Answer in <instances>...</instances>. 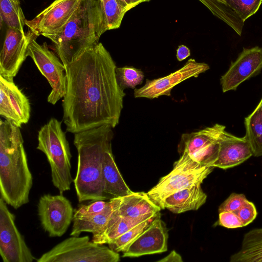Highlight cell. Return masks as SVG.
<instances>
[{"instance_id": "obj_1", "label": "cell", "mask_w": 262, "mask_h": 262, "mask_svg": "<svg viewBox=\"0 0 262 262\" xmlns=\"http://www.w3.org/2000/svg\"><path fill=\"white\" fill-rule=\"evenodd\" d=\"M116 63L98 42L66 68V92L62 101L66 130L74 134L119 123L124 90L118 85Z\"/></svg>"}, {"instance_id": "obj_2", "label": "cell", "mask_w": 262, "mask_h": 262, "mask_svg": "<svg viewBox=\"0 0 262 262\" xmlns=\"http://www.w3.org/2000/svg\"><path fill=\"white\" fill-rule=\"evenodd\" d=\"M33 176L20 127L0 121V192L7 205L17 209L29 202Z\"/></svg>"}, {"instance_id": "obj_3", "label": "cell", "mask_w": 262, "mask_h": 262, "mask_svg": "<svg viewBox=\"0 0 262 262\" xmlns=\"http://www.w3.org/2000/svg\"><path fill=\"white\" fill-rule=\"evenodd\" d=\"M112 128L104 125L74 134L78 160L73 183L79 203L108 199L103 190L102 165L105 151L112 144Z\"/></svg>"}, {"instance_id": "obj_4", "label": "cell", "mask_w": 262, "mask_h": 262, "mask_svg": "<svg viewBox=\"0 0 262 262\" xmlns=\"http://www.w3.org/2000/svg\"><path fill=\"white\" fill-rule=\"evenodd\" d=\"M102 34L97 1L81 0L75 13L60 32L43 36L52 41L66 68L98 43Z\"/></svg>"}, {"instance_id": "obj_5", "label": "cell", "mask_w": 262, "mask_h": 262, "mask_svg": "<svg viewBox=\"0 0 262 262\" xmlns=\"http://www.w3.org/2000/svg\"><path fill=\"white\" fill-rule=\"evenodd\" d=\"M37 149L47 157L52 182L60 193L70 190L74 180L71 175L72 155L61 122L52 118L38 131Z\"/></svg>"}, {"instance_id": "obj_6", "label": "cell", "mask_w": 262, "mask_h": 262, "mask_svg": "<svg viewBox=\"0 0 262 262\" xmlns=\"http://www.w3.org/2000/svg\"><path fill=\"white\" fill-rule=\"evenodd\" d=\"M180 154V158L174 163L172 170L147 192L161 209H164L163 203L167 197L190 186L202 184L214 168L201 165L185 152Z\"/></svg>"}, {"instance_id": "obj_7", "label": "cell", "mask_w": 262, "mask_h": 262, "mask_svg": "<svg viewBox=\"0 0 262 262\" xmlns=\"http://www.w3.org/2000/svg\"><path fill=\"white\" fill-rule=\"evenodd\" d=\"M120 255L110 248L91 242L88 235L72 236L43 253L37 262H118Z\"/></svg>"}, {"instance_id": "obj_8", "label": "cell", "mask_w": 262, "mask_h": 262, "mask_svg": "<svg viewBox=\"0 0 262 262\" xmlns=\"http://www.w3.org/2000/svg\"><path fill=\"white\" fill-rule=\"evenodd\" d=\"M35 37L31 41L27 52L34 62L38 69L47 79L52 90L48 97V102L55 104L63 98L67 88L66 68L61 61L50 51L47 42L42 45L36 41Z\"/></svg>"}, {"instance_id": "obj_9", "label": "cell", "mask_w": 262, "mask_h": 262, "mask_svg": "<svg viewBox=\"0 0 262 262\" xmlns=\"http://www.w3.org/2000/svg\"><path fill=\"white\" fill-rule=\"evenodd\" d=\"M225 129V126L215 124L196 132L183 134L178 145L179 152H186L201 165L212 166L218 157L220 136Z\"/></svg>"}, {"instance_id": "obj_10", "label": "cell", "mask_w": 262, "mask_h": 262, "mask_svg": "<svg viewBox=\"0 0 262 262\" xmlns=\"http://www.w3.org/2000/svg\"><path fill=\"white\" fill-rule=\"evenodd\" d=\"M15 216L0 198V254L4 262H32L35 259L15 223Z\"/></svg>"}, {"instance_id": "obj_11", "label": "cell", "mask_w": 262, "mask_h": 262, "mask_svg": "<svg viewBox=\"0 0 262 262\" xmlns=\"http://www.w3.org/2000/svg\"><path fill=\"white\" fill-rule=\"evenodd\" d=\"M37 212L41 226L50 237L63 235L73 221L74 214L71 202L62 193H48L40 196Z\"/></svg>"}, {"instance_id": "obj_12", "label": "cell", "mask_w": 262, "mask_h": 262, "mask_svg": "<svg viewBox=\"0 0 262 262\" xmlns=\"http://www.w3.org/2000/svg\"><path fill=\"white\" fill-rule=\"evenodd\" d=\"M81 0H55L26 25L35 35L54 34L60 32L72 18Z\"/></svg>"}, {"instance_id": "obj_13", "label": "cell", "mask_w": 262, "mask_h": 262, "mask_svg": "<svg viewBox=\"0 0 262 262\" xmlns=\"http://www.w3.org/2000/svg\"><path fill=\"white\" fill-rule=\"evenodd\" d=\"M209 68L208 64L191 58L183 67L168 75L152 80L147 79L142 87L134 89V97L154 99L162 96H170L174 86L187 79L198 77Z\"/></svg>"}, {"instance_id": "obj_14", "label": "cell", "mask_w": 262, "mask_h": 262, "mask_svg": "<svg viewBox=\"0 0 262 262\" xmlns=\"http://www.w3.org/2000/svg\"><path fill=\"white\" fill-rule=\"evenodd\" d=\"M37 37L29 30L23 32L8 28L0 54V75L13 79L27 57L31 41Z\"/></svg>"}, {"instance_id": "obj_15", "label": "cell", "mask_w": 262, "mask_h": 262, "mask_svg": "<svg viewBox=\"0 0 262 262\" xmlns=\"http://www.w3.org/2000/svg\"><path fill=\"white\" fill-rule=\"evenodd\" d=\"M261 70L262 48H243L220 79L223 92L235 90L242 82L255 76Z\"/></svg>"}, {"instance_id": "obj_16", "label": "cell", "mask_w": 262, "mask_h": 262, "mask_svg": "<svg viewBox=\"0 0 262 262\" xmlns=\"http://www.w3.org/2000/svg\"><path fill=\"white\" fill-rule=\"evenodd\" d=\"M168 232L160 213L150 225L123 252V257H139L167 250Z\"/></svg>"}, {"instance_id": "obj_17", "label": "cell", "mask_w": 262, "mask_h": 262, "mask_svg": "<svg viewBox=\"0 0 262 262\" xmlns=\"http://www.w3.org/2000/svg\"><path fill=\"white\" fill-rule=\"evenodd\" d=\"M219 143L218 157L212 167L227 169L243 163L253 156L246 135L237 137L225 129L220 136Z\"/></svg>"}, {"instance_id": "obj_18", "label": "cell", "mask_w": 262, "mask_h": 262, "mask_svg": "<svg viewBox=\"0 0 262 262\" xmlns=\"http://www.w3.org/2000/svg\"><path fill=\"white\" fill-rule=\"evenodd\" d=\"M112 199L114 205L113 213L121 216L141 217L158 214L161 210L144 192H133Z\"/></svg>"}, {"instance_id": "obj_19", "label": "cell", "mask_w": 262, "mask_h": 262, "mask_svg": "<svg viewBox=\"0 0 262 262\" xmlns=\"http://www.w3.org/2000/svg\"><path fill=\"white\" fill-rule=\"evenodd\" d=\"M104 193L107 199L123 196L133 191L120 173L112 152V144L106 148L102 165Z\"/></svg>"}, {"instance_id": "obj_20", "label": "cell", "mask_w": 262, "mask_h": 262, "mask_svg": "<svg viewBox=\"0 0 262 262\" xmlns=\"http://www.w3.org/2000/svg\"><path fill=\"white\" fill-rule=\"evenodd\" d=\"M207 194L203 191L201 184L190 186L167 197L163 206L174 213L196 210L205 204Z\"/></svg>"}, {"instance_id": "obj_21", "label": "cell", "mask_w": 262, "mask_h": 262, "mask_svg": "<svg viewBox=\"0 0 262 262\" xmlns=\"http://www.w3.org/2000/svg\"><path fill=\"white\" fill-rule=\"evenodd\" d=\"M230 262H262V228L244 235L239 250L231 255Z\"/></svg>"}, {"instance_id": "obj_22", "label": "cell", "mask_w": 262, "mask_h": 262, "mask_svg": "<svg viewBox=\"0 0 262 262\" xmlns=\"http://www.w3.org/2000/svg\"><path fill=\"white\" fill-rule=\"evenodd\" d=\"M114 202L110 199L105 208L100 213L92 216L73 219L71 236H79L83 232L94 233L104 227L114 211Z\"/></svg>"}, {"instance_id": "obj_23", "label": "cell", "mask_w": 262, "mask_h": 262, "mask_svg": "<svg viewBox=\"0 0 262 262\" xmlns=\"http://www.w3.org/2000/svg\"><path fill=\"white\" fill-rule=\"evenodd\" d=\"M246 136L253 156H262V98L252 113L245 119Z\"/></svg>"}, {"instance_id": "obj_24", "label": "cell", "mask_w": 262, "mask_h": 262, "mask_svg": "<svg viewBox=\"0 0 262 262\" xmlns=\"http://www.w3.org/2000/svg\"><path fill=\"white\" fill-rule=\"evenodd\" d=\"M101 20L102 32L118 29L125 13L126 9L117 0H97Z\"/></svg>"}, {"instance_id": "obj_25", "label": "cell", "mask_w": 262, "mask_h": 262, "mask_svg": "<svg viewBox=\"0 0 262 262\" xmlns=\"http://www.w3.org/2000/svg\"><path fill=\"white\" fill-rule=\"evenodd\" d=\"M216 17L231 27L238 35L242 33L244 23L228 6L225 0H199Z\"/></svg>"}, {"instance_id": "obj_26", "label": "cell", "mask_w": 262, "mask_h": 262, "mask_svg": "<svg viewBox=\"0 0 262 262\" xmlns=\"http://www.w3.org/2000/svg\"><path fill=\"white\" fill-rule=\"evenodd\" d=\"M0 82L4 85L11 103L22 124L28 123L30 117L31 107L27 97L15 85L13 79H7L0 75Z\"/></svg>"}, {"instance_id": "obj_27", "label": "cell", "mask_w": 262, "mask_h": 262, "mask_svg": "<svg viewBox=\"0 0 262 262\" xmlns=\"http://www.w3.org/2000/svg\"><path fill=\"white\" fill-rule=\"evenodd\" d=\"M19 0H0L1 25L3 21L8 28L24 32L25 15Z\"/></svg>"}, {"instance_id": "obj_28", "label": "cell", "mask_w": 262, "mask_h": 262, "mask_svg": "<svg viewBox=\"0 0 262 262\" xmlns=\"http://www.w3.org/2000/svg\"><path fill=\"white\" fill-rule=\"evenodd\" d=\"M157 216L139 223L113 241L108 244L110 248L117 252H123L150 225Z\"/></svg>"}, {"instance_id": "obj_29", "label": "cell", "mask_w": 262, "mask_h": 262, "mask_svg": "<svg viewBox=\"0 0 262 262\" xmlns=\"http://www.w3.org/2000/svg\"><path fill=\"white\" fill-rule=\"evenodd\" d=\"M116 76L118 85L123 90L126 88L135 89L142 83L144 77L140 69L127 66L116 68Z\"/></svg>"}, {"instance_id": "obj_30", "label": "cell", "mask_w": 262, "mask_h": 262, "mask_svg": "<svg viewBox=\"0 0 262 262\" xmlns=\"http://www.w3.org/2000/svg\"><path fill=\"white\" fill-rule=\"evenodd\" d=\"M228 6L245 22L258 10L262 0H225Z\"/></svg>"}, {"instance_id": "obj_31", "label": "cell", "mask_w": 262, "mask_h": 262, "mask_svg": "<svg viewBox=\"0 0 262 262\" xmlns=\"http://www.w3.org/2000/svg\"><path fill=\"white\" fill-rule=\"evenodd\" d=\"M0 115L20 127L21 120L14 110L4 85L0 82Z\"/></svg>"}, {"instance_id": "obj_32", "label": "cell", "mask_w": 262, "mask_h": 262, "mask_svg": "<svg viewBox=\"0 0 262 262\" xmlns=\"http://www.w3.org/2000/svg\"><path fill=\"white\" fill-rule=\"evenodd\" d=\"M108 202L104 200L93 201L89 205H81L75 211L73 219L88 217L101 212L106 207Z\"/></svg>"}, {"instance_id": "obj_33", "label": "cell", "mask_w": 262, "mask_h": 262, "mask_svg": "<svg viewBox=\"0 0 262 262\" xmlns=\"http://www.w3.org/2000/svg\"><path fill=\"white\" fill-rule=\"evenodd\" d=\"M248 200L242 193H232L219 206V212L235 211L238 210Z\"/></svg>"}, {"instance_id": "obj_34", "label": "cell", "mask_w": 262, "mask_h": 262, "mask_svg": "<svg viewBox=\"0 0 262 262\" xmlns=\"http://www.w3.org/2000/svg\"><path fill=\"white\" fill-rule=\"evenodd\" d=\"M240 219L243 226L251 223L257 215V211L254 204L249 201L246 202L238 210L233 211Z\"/></svg>"}, {"instance_id": "obj_35", "label": "cell", "mask_w": 262, "mask_h": 262, "mask_svg": "<svg viewBox=\"0 0 262 262\" xmlns=\"http://www.w3.org/2000/svg\"><path fill=\"white\" fill-rule=\"evenodd\" d=\"M217 224L231 229L243 227L238 216L233 211H224L219 213Z\"/></svg>"}, {"instance_id": "obj_36", "label": "cell", "mask_w": 262, "mask_h": 262, "mask_svg": "<svg viewBox=\"0 0 262 262\" xmlns=\"http://www.w3.org/2000/svg\"><path fill=\"white\" fill-rule=\"evenodd\" d=\"M190 55V51L185 45H180L177 50L176 57L178 61H181Z\"/></svg>"}, {"instance_id": "obj_37", "label": "cell", "mask_w": 262, "mask_h": 262, "mask_svg": "<svg viewBox=\"0 0 262 262\" xmlns=\"http://www.w3.org/2000/svg\"><path fill=\"white\" fill-rule=\"evenodd\" d=\"M161 262H182L183 259L182 257L174 250L172 251L167 256L162 259L158 260Z\"/></svg>"}, {"instance_id": "obj_38", "label": "cell", "mask_w": 262, "mask_h": 262, "mask_svg": "<svg viewBox=\"0 0 262 262\" xmlns=\"http://www.w3.org/2000/svg\"><path fill=\"white\" fill-rule=\"evenodd\" d=\"M119 3L125 7L127 11L133 8L132 0H117Z\"/></svg>"}, {"instance_id": "obj_39", "label": "cell", "mask_w": 262, "mask_h": 262, "mask_svg": "<svg viewBox=\"0 0 262 262\" xmlns=\"http://www.w3.org/2000/svg\"><path fill=\"white\" fill-rule=\"evenodd\" d=\"M150 0H132L133 7L134 8L141 3L149 2Z\"/></svg>"}]
</instances>
